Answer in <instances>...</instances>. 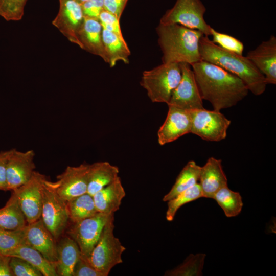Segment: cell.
<instances>
[{
	"instance_id": "cell-38",
	"label": "cell",
	"mask_w": 276,
	"mask_h": 276,
	"mask_svg": "<svg viewBox=\"0 0 276 276\" xmlns=\"http://www.w3.org/2000/svg\"><path fill=\"white\" fill-rule=\"evenodd\" d=\"M12 149L0 152V190L7 191L6 169L8 160Z\"/></svg>"
},
{
	"instance_id": "cell-18",
	"label": "cell",
	"mask_w": 276,
	"mask_h": 276,
	"mask_svg": "<svg viewBox=\"0 0 276 276\" xmlns=\"http://www.w3.org/2000/svg\"><path fill=\"white\" fill-rule=\"evenodd\" d=\"M221 160L213 157L208 159L205 165L200 167L199 185L202 197L213 198L221 188L227 186V179L221 164Z\"/></svg>"
},
{
	"instance_id": "cell-8",
	"label": "cell",
	"mask_w": 276,
	"mask_h": 276,
	"mask_svg": "<svg viewBox=\"0 0 276 276\" xmlns=\"http://www.w3.org/2000/svg\"><path fill=\"white\" fill-rule=\"evenodd\" d=\"M90 164L67 166L57 176V181L45 183L65 202L87 193Z\"/></svg>"
},
{
	"instance_id": "cell-4",
	"label": "cell",
	"mask_w": 276,
	"mask_h": 276,
	"mask_svg": "<svg viewBox=\"0 0 276 276\" xmlns=\"http://www.w3.org/2000/svg\"><path fill=\"white\" fill-rule=\"evenodd\" d=\"M181 78L179 63H162L143 72L140 84L152 102L168 103Z\"/></svg>"
},
{
	"instance_id": "cell-27",
	"label": "cell",
	"mask_w": 276,
	"mask_h": 276,
	"mask_svg": "<svg viewBox=\"0 0 276 276\" xmlns=\"http://www.w3.org/2000/svg\"><path fill=\"white\" fill-rule=\"evenodd\" d=\"M69 219L76 223L98 213L93 196L86 193L66 202Z\"/></svg>"
},
{
	"instance_id": "cell-33",
	"label": "cell",
	"mask_w": 276,
	"mask_h": 276,
	"mask_svg": "<svg viewBox=\"0 0 276 276\" xmlns=\"http://www.w3.org/2000/svg\"><path fill=\"white\" fill-rule=\"evenodd\" d=\"M28 0H0V15L7 21L21 19Z\"/></svg>"
},
{
	"instance_id": "cell-37",
	"label": "cell",
	"mask_w": 276,
	"mask_h": 276,
	"mask_svg": "<svg viewBox=\"0 0 276 276\" xmlns=\"http://www.w3.org/2000/svg\"><path fill=\"white\" fill-rule=\"evenodd\" d=\"M80 5L84 16L98 19L104 9V0H87Z\"/></svg>"
},
{
	"instance_id": "cell-20",
	"label": "cell",
	"mask_w": 276,
	"mask_h": 276,
	"mask_svg": "<svg viewBox=\"0 0 276 276\" xmlns=\"http://www.w3.org/2000/svg\"><path fill=\"white\" fill-rule=\"evenodd\" d=\"M125 195L126 192L121 178L118 176L111 183L96 193L93 197L98 212L111 214L119 209Z\"/></svg>"
},
{
	"instance_id": "cell-13",
	"label": "cell",
	"mask_w": 276,
	"mask_h": 276,
	"mask_svg": "<svg viewBox=\"0 0 276 276\" xmlns=\"http://www.w3.org/2000/svg\"><path fill=\"white\" fill-rule=\"evenodd\" d=\"M59 2V11L52 24L71 42L80 48L78 33L84 21L81 5L75 0Z\"/></svg>"
},
{
	"instance_id": "cell-40",
	"label": "cell",
	"mask_w": 276,
	"mask_h": 276,
	"mask_svg": "<svg viewBox=\"0 0 276 276\" xmlns=\"http://www.w3.org/2000/svg\"><path fill=\"white\" fill-rule=\"evenodd\" d=\"M10 257L4 256L0 258V276H13L9 261Z\"/></svg>"
},
{
	"instance_id": "cell-23",
	"label": "cell",
	"mask_w": 276,
	"mask_h": 276,
	"mask_svg": "<svg viewBox=\"0 0 276 276\" xmlns=\"http://www.w3.org/2000/svg\"><path fill=\"white\" fill-rule=\"evenodd\" d=\"M102 41L106 56V62L110 67H114L117 62L120 61L126 64L129 63L130 51L124 39L103 28Z\"/></svg>"
},
{
	"instance_id": "cell-1",
	"label": "cell",
	"mask_w": 276,
	"mask_h": 276,
	"mask_svg": "<svg viewBox=\"0 0 276 276\" xmlns=\"http://www.w3.org/2000/svg\"><path fill=\"white\" fill-rule=\"evenodd\" d=\"M200 96L220 111L236 105L248 95L245 83L234 74L201 60L191 65Z\"/></svg>"
},
{
	"instance_id": "cell-3",
	"label": "cell",
	"mask_w": 276,
	"mask_h": 276,
	"mask_svg": "<svg viewBox=\"0 0 276 276\" xmlns=\"http://www.w3.org/2000/svg\"><path fill=\"white\" fill-rule=\"evenodd\" d=\"M162 63H186L191 65L201 60L199 41L204 35L197 30L174 24H159L156 29Z\"/></svg>"
},
{
	"instance_id": "cell-39",
	"label": "cell",
	"mask_w": 276,
	"mask_h": 276,
	"mask_svg": "<svg viewBox=\"0 0 276 276\" xmlns=\"http://www.w3.org/2000/svg\"><path fill=\"white\" fill-rule=\"evenodd\" d=\"M128 0H104V9L115 15L119 19Z\"/></svg>"
},
{
	"instance_id": "cell-21",
	"label": "cell",
	"mask_w": 276,
	"mask_h": 276,
	"mask_svg": "<svg viewBox=\"0 0 276 276\" xmlns=\"http://www.w3.org/2000/svg\"><path fill=\"white\" fill-rule=\"evenodd\" d=\"M58 275L73 276L74 266L80 255L79 247L71 237H65L56 245Z\"/></svg>"
},
{
	"instance_id": "cell-19",
	"label": "cell",
	"mask_w": 276,
	"mask_h": 276,
	"mask_svg": "<svg viewBox=\"0 0 276 276\" xmlns=\"http://www.w3.org/2000/svg\"><path fill=\"white\" fill-rule=\"evenodd\" d=\"M102 27L98 19L84 16V21L78 33L80 48L100 56L106 62L102 41Z\"/></svg>"
},
{
	"instance_id": "cell-30",
	"label": "cell",
	"mask_w": 276,
	"mask_h": 276,
	"mask_svg": "<svg viewBox=\"0 0 276 276\" xmlns=\"http://www.w3.org/2000/svg\"><path fill=\"white\" fill-rule=\"evenodd\" d=\"M201 197H202L201 189L199 184L197 183L168 201V209L166 213L167 220L173 221L181 206Z\"/></svg>"
},
{
	"instance_id": "cell-24",
	"label": "cell",
	"mask_w": 276,
	"mask_h": 276,
	"mask_svg": "<svg viewBox=\"0 0 276 276\" xmlns=\"http://www.w3.org/2000/svg\"><path fill=\"white\" fill-rule=\"evenodd\" d=\"M6 256L17 257L24 259L37 269L43 276L58 275L55 265L27 244L20 245Z\"/></svg>"
},
{
	"instance_id": "cell-6",
	"label": "cell",
	"mask_w": 276,
	"mask_h": 276,
	"mask_svg": "<svg viewBox=\"0 0 276 276\" xmlns=\"http://www.w3.org/2000/svg\"><path fill=\"white\" fill-rule=\"evenodd\" d=\"M205 11L206 8L200 0H176L161 17L159 24H179L200 31L209 36L211 27L204 20Z\"/></svg>"
},
{
	"instance_id": "cell-17",
	"label": "cell",
	"mask_w": 276,
	"mask_h": 276,
	"mask_svg": "<svg viewBox=\"0 0 276 276\" xmlns=\"http://www.w3.org/2000/svg\"><path fill=\"white\" fill-rule=\"evenodd\" d=\"M246 57L264 76L267 84H276V37L271 35Z\"/></svg>"
},
{
	"instance_id": "cell-29",
	"label": "cell",
	"mask_w": 276,
	"mask_h": 276,
	"mask_svg": "<svg viewBox=\"0 0 276 276\" xmlns=\"http://www.w3.org/2000/svg\"><path fill=\"white\" fill-rule=\"evenodd\" d=\"M205 254H190L179 265L165 273L166 276H200L202 275Z\"/></svg>"
},
{
	"instance_id": "cell-11",
	"label": "cell",
	"mask_w": 276,
	"mask_h": 276,
	"mask_svg": "<svg viewBox=\"0 0 276 276\" xmlns=\"http://www.w3.org/2000/svg\"><path fill=\"white\" fill-rule=\"evenodd\" d=\"M98 212L90 217L73 223L68 234L78 244L81 254L89 261L91 251L111 215Z\"/></svg>"
},
{
	"instance_id": "cell-2",
	"label": "cell",
	"mask_w": 276,
	"mask_h": 276,
	"mask_svg": "<svg viewBox=\"0 0 276 276\" xmlns=\"http://www.w3.org/2000/svg\"><path fill=\"white\" fill-rule=\"evenodd\" d=\"M201 59L234 74L246 84L256 96L262 95L267 83L264 76L246 57L225 50L203 35L199 41Z\"/></svg>"
},
{
	"instance_id": "cell-32",
	"label": "cell",
	"mask_w": 276,
	"mask_h": 276,
	"mask_svg": "<svg viewBox=\"0 0 276 276\" xmlns=\"http://www.w3.org/2000/svg\"><path fill=\"white\" fill-rule=\"evenodd\" d=\"M211 40L214 43L227 51L235 53L240 55H243L244 48L242 42L238 39L225 33L218 32L211 27Z\"/></svg>"
},
{
	"instance_id": "cell-25",
	"label": "cell",
	"mask_w": 276,
	"mask_h": 276,
	"mask_svg": "<svg viewBox=\"0 0 276 276\" xmlns=\"http://www.w3.org/2000/svg\"><path fill=\"white\" fill-rule=\"evenodd\" d=\"M27 224L25 216L18 204L15 194L11 197L5 205L0 209V228L9 230L21 229Z\"/></svg>"
},
{
	"instance_id": "cell-7",
	"label": "cell",
	"mask_w": 276,
	"mask_h": 276,
	"mask_svg": "<svg viewBox=\"0 0 276 276\" xmlns=\"http://www.w3.org/2000/svg\"><path fill=\"white\" fill-rule=\"evenodd\" d=\"M190 112L191 133L211 142H219L226 138L231 121L220 111L208 110L204 108L190 110Z\"/></svg>"
},
{
	"instance_id": "cell-12",
	"label": "cell",
	"mask_w": 276,
	"mask_h": 276,
	"mask_svg": "<svg viewBox=\"0 0 276 276\" xmlns=\"http://www.w3.org/2000/svg\"><path fill=\"white\" fill-rule=\"evenodd\" d=\"M181 78L173 91L168 106H173L187 110L204 108L202 99L197 85L190 64L179 63Z\"/></svg>"
},
{
	"instance_id": "cell-10",
	"label": "cell",
	"mask_w": 276,
	"mask_h": 276,
	"mask_svg": "<svg viewBox=\"0 0 276 276\" xmlns=\"http://www.w3.org/2000/svg\"><path fill=\"white\" fill-rule=\"evenodd\" d=\"M45 179L44 175L35 171L28 181L12 190L16 197L27 224L34 222L41 217L42 189Z\"/></svg>"
},
{
	"instance_id": "cell-14",
	"label": "cell",
	"mask_w": 276,
	"mask_h": 276,
	"mask_svg": "<svg viewBox=\"0 0 276 276\" xmlns=\"http://www.w3.org/2000/svg\"><path fill=\"white\" fill-rule=\"evenodd\" d=\"M35 155L32 150L22 152L12 149L7 164V191L21 186L31 178L35 171Z\"/></svg>"
},
{
	"instance_id": "cell-31",
	"label": "cell",
	"mask_w": 276,
	"mask_h": 276,
	"mask_svg": "<svg viewBox=\"0 0 276 276\" xmlns=\"http://www.w3.org/2000/svg\"><path fill=\"white\" fill-rule=\"evenodd\" d=\"M26 244L22 229L9 230L0 228V254L7 256L20 245Z\"/></svg>"
},
{
	"instance_id": "cell-5",
	"label": "cell",
	"mask_w": 276,
	"mask_h": 276,
	"mask_svg": "<svg viewBox=\"0 0 276 276\" xmlns=\"http://www.w3.org/2000/svg\"><path fill=\"white\" fill-rule=\"evenodd\" d=\"M114 228L113 214L105 225L89 259L90 264L104 276H107L113 267L123 262L122 255L126 250L115 237Z\"/></svg>"
},
{
	"instance_id": "cell-42",
	"label": "cell",
	"mask_w": 276,
	"mask_h": 276,
	"mask_svg": "<svg viewBox=\"0 0 276 276\" xmlns=\"http://www.w3.org/2000/svg\"><path fill=\"white\" fill-rule=\"evenodd\" d=\"M4 256V255H2L0 254V258H1L2 257H3Z\"/></svg>"
},
{
	"instance_id": "cell-36",
	"label": "cell",
	"mask_w": 276,
	"mask_h": 276,
	"mask_svg": "<svg viewBox=\"0 0 276 276\" xmlns=\"http://www.w3.org/2000/svg\"><path fill=\"white\" fill-rule=\"evenodd\" d=\"M73 276H104L97 270L88 259L80 254L73 270Z\"/></svg>"
},
{
	"instance_id": "cell-22",
	"label": "cell",
	"mask_w": 276,
	"mask_h": 276,
	"mask_svg": "<svg viewBox=\"0 0 276 276\" xmlns=\"http://www.w3.org/2000/svg\"><path fill=\"white\" fill-rule=\"evenodd\" d=\"M119 169L108 162L90 164L87 193L93 196L113 181L119 176Z\"/></svg>"
},
{
	"instance_id": "cell-9",
	"label": "cell",
	"mask_w": 276,
	"mask_h": 276,
	"mask_svg": "<svg viewBox=\"0 0 276 276\" xmlns=\"http://www.w3.org/2000/svg\"><path fill=\"white\" fill-rule=\"evenodd\" d=\"M45 180L42 189L40 218L54 238L57 239L66 227L69 217L66 202L45 183Z\"/></svg>"
},
{
	"instance_id": "cell-28",
	"label": "cell",
	"mask_w": 276,
	"mask_h": 276,
	"mask_svg": "<svg viewBox=\"0 0 276 276\" xmlns=\"http://www.w3.org/2000/svg\"><path fill=\"white\" fill-rule=\"evenodd\" d=\"M213 199L221 208L227 217L237 216L242 211L243 203L240 194L231 190L227 186L220 189Z\"/></svg>"
},
{
	"instance_id": "cell-26",
	"label": "cell",
	"mask_w": 276,
	"mask_h": 276,
	"mask_svg": "<svg viewBox=\"0 0 276 276\" xmlns=\"http://www.w3.org/2000/svg\"><path fill=\"white\" fill-rule=\"evenodd\" d=\"M200 167L195 162L190 160L182 168L170 191L165 195L163 201H168L197 183Z\"/></svg>"
},
{
	"instance_id": "cell-41",
	"label": "cell",
	"mask_w": 276,
	"mask_h": 276,
	"mask_svg": "<svg viewBox=\"0 0 276 276\" xmlns=\"http://www.w3.org/2000/svg\"><path fill=\"white\" fill-rule=\"evenodd\" d=\"M77 3H79L80 4L84 3V2L86 1L87 0H75Z\"/></svg>"
},
{
	"instance_id": "cell-16",
	"label": "cell",
	"mask_w": 276,
	"mask_h": 276,
	"mask_svg": "<svg viewBox=\"0 0 276 276\" xmlns=\"http://www.w3.org/2000/svg\"><path fill=\"white\" fill-rule=\"evenodd\" d=\"M22 230L26 243L39 251L55 266L57 261L55 239L45 227L41 218L27 224Z\"/></svg>"
},
{
	"instance_id": "cell-15",
	"label": "cell",
	"mask_w": 276,
	"mask_h": 276,
	"mask_svg": "<svg viewBox=\"0 0 276 276\" xmlns=\"http://www.w3.org/2000/svg\"><path fill=\"white\" fill-rule=\"evenodd\" d=\"M166 118L157 132L160 145L172 142L191 133L192 119L190 110L168 106Z\"/></svg>"
},
{
	"instance_id": "cell-34",
	"label": "cell",
	"mask_w": 276,
	"mask_h": 276,
	"mask_svg": "<svg viewBox=\"0 0 276 276\" xmlns=\"http://www.w3.org/2000/svg\"><path fill=\"white\" fill-rule=\"evenodd\" d=\"M9 265L14 276H42V273L30 263L17 257H10Z\"/></svg>"
},
{
	"instance_id": "cell-35",
	"label": "cell",
	"mask_w": 276,
	"mask_h": 276,
	"mask_svg": "<svg viewBox=\"0 0 276 276\" xmlns=\"http://www.w3.org/2000/svg\"><path fill=\"white\" fill-rule=\"evenodd\" d=\"M98 20L103 29L116 34L122 39H124L120 27V19L115 15L104 9L100 14Z\"/></svg>"
}]
</instances>
